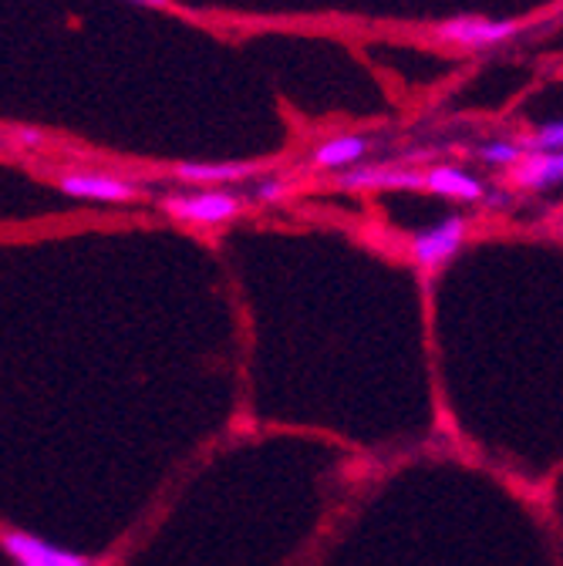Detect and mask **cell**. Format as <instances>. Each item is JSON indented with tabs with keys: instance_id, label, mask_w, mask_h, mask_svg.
Instances as JSON below:
<instances>
[{
	"instance_id": "cell-7",
	"label": "cell",
	"mask_w": 563,
	"mask_h": 566,
	"mask_svg": "<svg viewBox=\"0 0 563 566\" xmlns=\"http://www.w3.org/2000/svg\"><path fill=\"white\" fill-rule=\"evenodd\" d=\"M368 153V138L362 135H337V138H327L321 146L311 153V166L314 169H355Z\"/></svg>"
},
{
	"instance_id": "cell-11",
	"label": "cell",
	"mask_w": 563,
	"mask_h": 566,
	"mask_svg": "<svg viewBox=\"0 0 563 566\" xmlns=\"http://www.w3.org/2000/svg\"><path fill=\"white\" fill-rule=\"evenodd\" d=\"M523 146L517 142H507V138H492V142H482L479 146V159L486 166H497V169H517L523 163Z\"/></svg>"
},
{
	"instance_id": "cell-13",
	"label": "cell",
	"mask_w": 563,
	"mask_h": 566,
	"mask_svg": "<svg viewBox=\"0 0 563 566\" xmlns=\"http://www.w3.org/2000/svg\"><path fill=\"white\" fill-rule=\"evenodd\" d=\"M253 196H257V199H263V202H273V199L284 196V182H260Z\"/></svg>"
},
{
	"instance_id": "cell-5",
	"label": "cell",
	"mask_w": 563,
	"mask_h": 566,
	"mask_svg": "<svg viewBox=\"0 0 563 566\" xmlns=\"http://www.w3.org/2000/svg\"><path fill=\"white\" fill-rule=\"evenodd\" d=\"M58 189L64 196L92 199V202H125L138 192L132 182L115 179V176H98V172H67L58 179Z\"/></svg>"
},
{
	"instance_id": "cell-2",
	"label": "cell",
	"mask_w": 563,
	"mask_h": 566,
	"mask_svg": "<svg viewBox=\"0 0 563 566\" xmlns=\"http://www.w3.org/2000/svg\"><path fill=\"white\" fill-rule=\"evenodd\" d=\"M0 546H4V553L14 566H98L92 556H85L79 549H64V546H58L38 533H28V530H4Z\"/></svg>"
},
{
	"instance_id": "cell-10",
	"label": "cell",
	"mask_w": 563,
	"mask_h": 566,
	"mask_svg": "<svg viewBox=\"0 0 563 566\" xmlns=\"http://www.w3.org/2000/svg\"><path fill=\"white\" fill-rule=\"evenodd\" d=\"M253 172V166H240V163H186L176 169V176L183 182H196V186H223V182H240Z\"/></svg>"
},
{
	"instance_id": "cell-14",
	"label": "cell",
	"mask_w": 563,
	"mask_h": 566,
	"mask_svg": "<svg viewBox=\"0 0 563 566\" xmlns=\"http://www.w3.org/2000/svg\"><path fill=\"white\" fill-rule=\"evenodd\" d=\"M24 146H41V135L34 132V128H21V135H18Z\"/></svg>"
},
{
	"instance_id": "cell-12",
	"label": "cell",
	"mask_w": 563,
	"mask_h": 566,
	"mask_svg": "<svg viewBox=\"0 0 563 566\" xmlns=\"http://www.w3.org/2000/svg\"><path fill=\"white\" fill-rule=\"evenodd\" d=\"M523 153H563V122H550L540 125L533 135H526L523 142Z\"/></svg>"
},
{
	"instance_id": "cell-1",
	"label": "cell",
	"mask_w": 563,
	"mask_h": 566,
	"mask_svg": "<svg viewBox=\"0 0 563 566\" xmlns=\"http://www.w3.org/2000/svg\"><path fill=\"white\" fill-rule=\"evenodd\" d=\"M163 209L179 223L196 227H220L230 223L240 212V199L223 189H202V192H176L163 199Z\"/></svg>"
},
{
	"instance_id": "cell-8",
	"label": "cell",
	"mask_w": 563,
	"mask_h": 566,
	"mask_svg": "<svg viewBox=\"0 0 563 566\" xmlns=\"http://www.w3.org/2000/svg\"><path fill=\"white\" fill-rule=\"evenodd\" d=\"M513 182L520 189H550L563 182V153H526L513 169Z\"/></svg>"
},
{
	"instance_id": "cell-6",
	"label": "cell",
	"mask_w": 563,
	"mask_h": 566,
	"mask_svg": "<svg viewBox=\"0 0 563 566\" xmlns=\"http://www.w3.org/2000/svg\"><path fill=\"white\" fill-rule=\"evenodd\" d=\"M337 182L344 189H429L421 172H411V169H368V166L344 169Z\"/></svg>"
},
{
	"instance_id": "cell-4",
	"label": "cell",
	"mask_w": 563,
	"mask_h": 566,
	"mask_svg": "<svg viewBox=\"0 0 563 566\" xmlns=\"http://www.w3.org/2000/svg\"><path fill=\"white\" fill-rule=\"evenodd\" d=\"M517 21H489V18H452L436 28V38L459 48H489L517 34Z\"/></svg>"
},
{
	"instance_id": "cell-9",
	"label": "cell",
	"mask_w": 563,
	"mask_h": 566,
	"mask_svg": "<svg viewBox=\"0 0 563 566\" xmlns=\"http://www.w3.org/2000/svg\"><path fill=\"white\" fill-rule=\"evenodd\" d=\"M426 186L446 199H459V202H479L486 196V186L482 179H476L472 172L466 169H456V166H436L426 172Z\"/></svg>"
},
{
	"instance_id": "cell-15",
	"label": "cell",
	"mask_w": 563,
	"mask_h": 566,
	"mask_svg": "<svg viewBox=\"0 0 563 566\" xmlns=\"http://www.w3.org/2000/svg\"><path fill=\"white\" fill-rule=\"evenodd\" d=\"M132 4H143V8H163L166 0H132Z\"/></svg>"
},
{
	"instance_id": "cell-3",
	"label": "cell",
	"mask_w": 563,
	"mask_h": 566,
	"mask_svg": "<svg viewBox=\"0 0 563 566\" xmlns=\"http://www.w3.org/2000/svg\"><path fill=\"white\" fill-rule=\"evenodd\" d=\"M462 243H466V220L462 217H446L436 227L411 237V256H415L418 266L439 270L462 250Z\"/></svg>"
}]
</instances>
